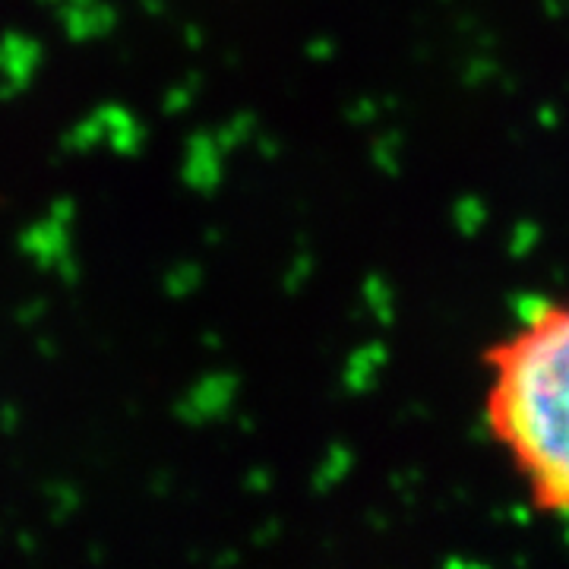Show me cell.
<instances>
[{
    "instance_id": "1",
    "label": "cell",
    "mask_w": 569,
    "mask_h": 569,
    "mask_svg": "<svg viewBox=\"0 0 569 569\" xmlns=\"http://www.w3.org/2000/svg\"><path fill=\"white\" fill-rule=\"evenodd\" d=\"M484 421L531 503L569 516V301L537 303L487 351Z\"/></svg>"
}]
</instances>
